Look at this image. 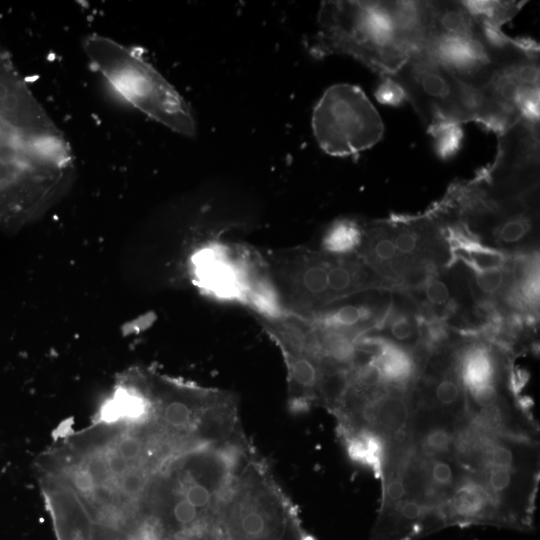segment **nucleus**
<instances>
[{
    "mask_svg": "<svg viewBox=\"0 0 540 540\" xmlns=\"http://www.w3.org/2000/svg\"><path fill=\"white\" fill-rule=\"evenodd\" d=\"M285 360L289 405L293 411H304L316 405L320 365L302 351L280 349Z\"/></svg>",
    "mask_w": 540,
    "mask_h": 540,
    "instance_id": "9b49d317",
    "label": "nucleus"
},
{
    "mask_svg": "<svg viewBox=\"0 0 540 540\" xmlns=\"http://www.w3.org/2000/svg\"><path fill=\"white\" fill-rule=\"evenodd\" d=\"M375 97L378 102L391 106H399L406 101L403 89L390 77H382V82L376 89Z\"/></svg>",
    "mask_w": 540,
    "mask_h": 540,
    "instance_id": "a211bd4d",
    "label": "nucleus"
},
{
    "mask_svg": "<svg viewBox=\"0 0 540 540\" xmlns=\"http://www.w3.org/2000/svg\"><path fill=\"white\" fill-rule=\"evenodd\" d=\"M513 284L510 260L506 265L496 268L468 270V286L473 304L499 301Z\"/></svg>",
    "mask_w": 540,
    "mask_h": 540,
    "instance_id": "4468645a",
    "label": "nucleus"
},
{
    "mask_svg": "<svg viewBox=\"0 0 540 540\" xmlns=\"http://www.w3.org/2000/svg\"><path fill=\"white\" fill-rule=\"evenodd\" d=\"M74 172L64 135L28 133L0 122V227L17 230L67 191Z\"/></svg>",
    "mask_w": 540,
    "mask_h": 540,
    "instance_id": "f03ea898",
    "label": "nucleus"
},
{
    "mask_svg": "<svg viewBox=\"0 0 540 540\" xmlns=\"http://www.w3.org/2000/svg\"><path fill=\"white\" fill-rule=\"evenodd\" d=\"M470 13L481 22L497 28L511 20L526 1H462Z\"/></svg>",
    "mask_w": 540,
    "mask_h": 540,
    "instance_id": "dca6fc26",
    "label": "nucleus"
},
{
    "mask_svg": "<svg viewBox=\"0 0 540 540\" xmlns=\"http://www.w3.org/2000/svg\"><path fill=\"white\" fill-rule=\"evenodd\" d=\"M455 458L491 497L502 528H533L540 473L538 440L494 434L468 422L458 437Z\"/></svg>",
    "mask_w": 540,
    "mask_h": 540,
    "instance_id": "7ed1b4c3",
    "label": "nucleus"
},
{
    "mask_svg": "<svg viewBox=\"0 0 540 540\" xmlns=\"http://www.w3.org/2000/svg\"><path fill=\"white\" fill-rule=\"evenodd\" d=\"M468 422L469 418L414 407L410 423L411 448L424 457L455 458L458 437Z\"/></svg>",
    "mask_w": 540,
    "mask_h": 540,
    "instance_id": "0eeeda50",
    "label": "nucleus"
},
{
    "mask_svg": "<svg viewBox=\"0 0 540 540\" xmlns=\"http://www.w3.org/2000/svg\"><path fill=\"white\" fill-rule=\"evenodd\" d=\"M83 46L94 70L129 104L174 132L195 135L184 98L140 53L98 34L87 36Z\"/></svg>",
    "mask_w": 540,
    "mask_h": 540,
    "instance_id": "20e7f679",
    "label": "nucleus"
},
{
    "mask_svg": "<svg viewBox=\"0 0 540 540\" xmlns=\"http://www.w3.org/2000/svg\"><path fill=\"white\" fill-rule=\"evenodd\" d=\"M430 7L431 24L428 43L441 37L473 38L476 36L479 23L462 1H430Z\"/></svg>",
    "mask_w": 540,
    "mask_h": 540,
    "instance_id": "f8f14e48",
    "label": "nucleus"
},
{
    "mask_svg": "<svg viewBox=\"0 0 540 540\" xmlns=\"http://www.w3.org/2000/svg\"><path fill=\"white\" fill-rule=\"evenodd\" d=\"M356 253L388 283L391 291L401 289L403 268L386 219L363 222V238Z\"/></svg>",
    "mask_w": 540,
    "mask_h": 540,
    "instance_id": "9d476101",
    "label": "nucleus"
},
{
    "mask_svg": "<svg viewBox=\"0 0 540 540\" xmlns=\"http://www.w3.org/2000/svg\"><path fill=\"white\" fill-rule=\"evenodd\" d=\"M444 528L488 525L502 528L499 512L487 492L466 471L462 483L440 509Z\"/></svg>",
    "mask_w": 540,
    "mask_h": 540,
    "instance_id": "6e6552de",
    "label": "nucleus"
},
{
    "mask_svg": "<svg viewBox=\"0 0 540 540\" xmlns=\"http://www.w3.org/2000/svg\"><path fill=\"white\" fill-rule=\"evenodd\" d=\"M375 362L387 385L405 390L413 388L418 375L408 350L386 340Z\"/></svg>",
    "mask_w": 540,
    "mask_h": 540,
    "instance_id": "ddd939ff",
    "label": "nucleus"
},
{
    "mask_svg": "<svg viewBox=\"0 0 540 540\" xmlns=\"http://www.w3.org/2000/svg\"><path fill=\"white\" fill-rule=\"evenodd\" d=\"M427 131L435 140V149L440 158L450 159L460 149L463 140L461 125L441 123L428 127Z\"/></svg>",
    "mask_w": 540,
    "mask_h": 540,
    "instance_id": "f3484780",
    "label": "nucleus"
},
{
    "mask_svg": "<svg viewBox=\"0 0 540 540\" xmlns=\"http://www.w3.org/2000/svg\"><path fill=\"white\" fill-rule=\"evenodd\" d=\"M412 405L457 418H469L464 386L456 372L420 376L411 389Z\"/></svg>",
    "mask_w": 540,
    "mask_h": 540,
    "instance_id": "1a4fd4ad",
    "label": "nucleus"
},
{
    "mask_svg": "<svg viewBox=\"0 0 540 540\" xmlns=\"http://www.w3.org/2000/svg\"><path fill=\"white\" fill-rule=\"evenodd\" d=\"M312 129L321 149L332 156H350L378 143L382 119L361 88L341 83L329 87L312 114Z\"/></svg>",
    "mask_w": 540,
    "mask_h": 540,
    "instance_id": "423d86ee",
    "label": "nucleus"
},
{
    "mask_svg": "<svg viewBox=\"0 0 540 540\" xmlns=\"http://www.w3.org/2000/svg\"><path fill=\"white\" fill-rule=\"evenodd\" d=\"M427 128L474 121L483 125L485 103L479 89L457 78L426 50L413 51L392 75Z\"/></svg>",
    "mask_w": 540,
    "mask_h": 540,
    "instance_id": "39448f33",
    "label": "nucleus"
},
{
    "mask_svg": "<svg viewBox=\"0 0 540 540\" xmlns=\"http://www.w3.org/2000/svg\"><path fill=\"white\" fill-rule=\"evenodd\" d=\"M308 44L316 58L348 55L378 73L394 74L427 39V1H323Z\"/></svg>",
    "mask_w": 540,
    "mask_h": 540,
    "instance_id": "f257e3e1",
    "label": "nucleus"
},
{
    "mask_svg": "<svg viewBox=\"0 0 540 540\" xmlns=\"http://www.w3.org/2000/svg\"><path fill=\"white\" fill-rule=\"evenodd\" d=\"M363 238V221L341 218L334 221L322 239V250L333 255L355 253Z\"/></svg>",
    "mask_w": 540,
    "mask_h": 540,
    "instance_id": "2eb2a0df",
    "label": "nucleus"
}]
</instances>
